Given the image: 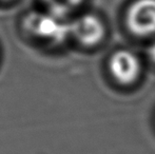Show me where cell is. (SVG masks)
Instances as JSON below:
<instances>
[{"label": "cell", "mask_w": 155, "mask_h": 154, "mask_svg": "<svg viewBox=\"0 0 155 154\" xmlns=\"http://www.w3.org/2000/svg\"><path fill=\"white\" fill-rule=\"evenodd\" d=\"M22 25L28 35L51 45H59L71 37V21L49 11L29 13Z\"/></svg>", "instance_id": "cell-1"}, {"label": "cell", "mask_w": 155, "mask_h": 154, "mask_svg": "<svg viewBox=\"0 0 155 154\" xmlns=\"http://www.w3.org/2000/svg\"><path fill=\"white\" fill-rule=\"evenodd\" d=\"M126 25L138 37L155 34V0H134L127 10Z\"/></svg>", "instance_id": "cell-2"}, {"label": "cell", "mask_w": 155, "mask_h": 154, "mask_svg": "<svg viewBox=\"0 0 155 154\" xmlns=\"http://www.w3.org/2000/svg\"><path fill=\"white\" fill-rule=\"evenodd\" d=\"M104 35V22L93 14L81 15L71 21V36L84 47H95L101 42Z\"/></svg>", "instance_id": "cell-3"}, {"label": "cell", "mask_w": 155, "mask_h": 154, "mask_svg": "<svg viewBox=\"0 0 155 154\" xmlns=\"http://www.w3.org/2000/svg\"><path fill=\"white\" fill-rule=\"evenodd\" d=\"M109 71L117 82L131 84L140 74V62L132 52L118 50L109 59Z\"/></svg>", "instance_id": "cell-4"}, {"label": "cell", "mask_w": 155, "mask_h": 154, "mask_svg": "<svg viewBox=\"0 0 155 154\" xmlns=\"http://www.w3.org/2000/svg\"><path fill=\"white\" fill-rule=\"evenodd\" d=\"M49 12L58 16L65 17L79 8L84 0H41Z\"/></svg>", "instance_id": "cell-5"}, {"label": "cell", "mask_w": 155, "mask_h": 154, "mask_svg": "<svg viewBox=\"0 0 155 154\" xmlns=\"http://www.w3.org/2000/svg\"><path fill=\"white\" fill-rule=\"evenodd\" d=\"M149 56H150V59L152 60V61L155 64V42L150 47L149 49Z\"/></svg>", "instance_id": "cell-6"}, {"label": "cell", "mask_w": 155, "mask_h": 154, "mask_svg": "<svg viewBox=\"0 0 155 154\" xmlns=\"http://www.w3.org/2000/svg\"><path fill=\"white\" fill-rule=\"evenodd\" d=\"M2 1H10V0H2Z\"/></svg>", "instance_id": "cell-7"}]
</instances>
